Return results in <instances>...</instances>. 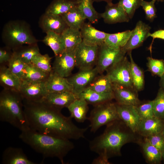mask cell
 Segmentation results:
<instances>
[{
  "instance_id": "836d02e7",
  "label": "cell",
  "mask_w": 164,
  "mask_h": 164,
  "mask_svg": "<svg viewBox=\"0 0 164 164\" xmlns=\"http://www.w3.org/2000/svg\"><path fill=\"white\" fill-rule=\"evenodd\" d=\"M87 88L99 93L113 92V83L107 74L97 75Z\"/></svg>"
},
{
  "instance_id": "d6986e66",
  "label": "cell",
  "mask_w": 164,
  "mask_h": 164,
  "mask_svg": "<svg viewBox=\"0 0 164 164\" xmlns=\"http://www.w3.org/2000/svg\"><path fill=\"white\" fill-rule=\"evenodd\" d=\"M80 31L83 41L91 45L100 46L104 43L108 34L96 29L89 23H84Z\"/></svg>"
},
{
  "instance_id": "4316f807",
  "label": "cell",
  "mask_w": 164,
  "mask_h": 164,
  "mask_svg": "<svg viewBox=\"0 0 164 164\" xmlns=\"http://www.w3.org/2000/svg\"><path fill=\"white\" fill-rule=\"evenodd\" d=\"M50 73L43 71L30 63L27 64L21 80L30 82H45Z\"/></svg>"
},
{
  "instance_id": "4fadbf2b",
  "label": "cell",
  "mask_w": 164,
  "mask_h": 164,
  "mask_svg": "<svg viewBox=\"0 0 164 164\" xmlns=\"http://www.w3.org/2000/svg\"><path fill=\"white\" fill-rule=\"evenodd\" d=\"M99 74L97 68L80 70L79 72L67 78L73 87L72 92L77 95L86 89Z\"/></svg>"
},
{
  "instance_id": "8d00e7d4",
  "label": "cell",
  "mask_w": 164,
  "mask_h": 164,
  "mask_svg": "<svg viewBox=\"0 0 164 164\" xmlns=\"http://www.w3.org/2000/svg\"><path fill=\"white\" fill-rule=\"evenodd\" d=\"M27 64L13 51L12 56L8 62L7 66L11 72L21 80Z\"/></svg>"
},
{
  "instance_id": "7dc6e473",
  "label": "cell",
  "mask_w": 164,
  "mask_h": 164,
  "mask_svg": "<svg viewBox=\"0 0 164 164\" xmlns=\"http://www.w3.org/2000/svg\"><path fill=\"white\" fill-rule=\"evenodd\" d=\"M92 164H111L108 160L107 159L103 157L98 155L96 158L94 159L93 161Z\"/></svg>"
},
{
  "instance_id": "ac0fdd59",
  "label": "cell",
  "mask_w": 164,
  "mask_h": 164,
  "mask_svg": "<svg viewBox=\"0 0 164 164\" xmlns=\"http://www.w3.org/2000/svg\"><path fill=\"white\" fill-rule=\"evenodd\" d=\"M39 25L46 33L52 31L61 34L68 27L60 15L45 13L39 20Z\"/></svg>"
},
{
  "instance_id": "7bdbcfd3",
  "label": "cell",
  "mask_w": 164,
  "mask_h": 164,
  "mask_svg": "<svg viewBox=\"0 0 164 164\" xmlns=\"http://www.w3.org/2000/svg\"><path fill=\"white\" fill-rule=\"evenodd\" d=\"M156 0H152L147 2L144 0H142L140 6H142L144 10L146 19L150 22H152L156 16V9L155 4Z\"/></svg>"
},
{
  "instance_id": "f907efd6",
  "label": "cell",
  "mask_w": 164,
  "mask_h": 164,
  "mask_svg": "<svg viewBox=\"0 0 164 164\" xmlns=\"http://www.w3.org/2000/svg\"><path fill=\"white\" fill-rule=\"evenodd\" d=\"M162 155V161L163 160L164 162V149L161 152Z\"/></svg>"
},
{
  "instance_id": "ab89813d",
  "label": "cell",
  "mask_w": 164,
  "mask_h": 164,
  "mask_svg": "<svg viewBox=\"0 0 164 164\" xmlns=\"http://www.w3.org/2000/svg\"><path fill=\"white\" fill-rule=\"evenodd\" d=\"M147 59L148 70L153 75L161 77L164 74V60L151 57H147Z\"/></svg>"
},
{
  "instance_id": "2e32d148",
  "label": "cell",
  "mask_w": 164,
  "mask_h": 164,
  "mask_svg": "<svg viewBox=\"0 0 164 164\" xmlns=\"http://www.w3.org/2000/svg\"><path fill=\"white\" fill-rule=\"evenodd\" d=\"M100 17L109 24L128 22L129 18L125 11L118 2L107 4L105 11L100 14Z\"/></svg>"
},
{
  "instance_id": "52a82bcc",
  "label": "cell",
  "mask_w": 164,
  "mask_h": 164,
  "mask_svg": "<svg viewBox=\"0 0 164 164\" xmlns=\"http://www.w3.org/2000/svg\"><path fill=\"white\" fill-rule=\"evenodd\" d=\"M99 46L87 44L83 41L75 49L76 66L80 70L94 68L96 64Z\"/></svg>"
},
{
  "instance_id": "ba28073f",
  "label": "cell",
  "mask_w": 164,
  "mask_h": 164,
  "mask_svg": "<svg viewBox=\"0 0 164 164\" xmlns=\"http://www.w3.org/2000/svg\"><path fill=\"white\" fill-rule=\"evenodd\" d=\"M106 72L113 84L135 88L130 73V61L126 56Z\"/></svg>"
},
{
  "instance_id": "5b68a950",
  "label": "cell",
  "mask_w": 164,
  "mask_h": 164,
  "mask_svg": "<svg viewBox=\"0 0 164 164\" xmlns=\"http://www.w3.org/2000/svg\"><path fill=\"white\" fill-rule=\"evenodd\" d=\"M2 38L6 46L12 50L24 45L38 42L28 25L19 20L10 21L6 24L3 30Z\"/></svg>"
},
{
  "instance_id": "5bb4252c",
  "label": "cell",
  "mask_w": 164,
  "mask_h": 164,
  "mask_svg": "<svg viewBox=\"0 0 164 164\" xmlns=\"http://www.w3.org/2000/svg\"><path fill=\"white\" fill-rule=\"evenodd\" d=\"M115 104L119 118L133 132L138 133L141 119L135 106Z\"/></svg>"
},
{
  "instance_id": "9a60e30c",
  "label": "cell",
  "mask_w": 164,
  "mask_h": 164,
  "mask_svg": "<svg viewBox=\"0 0 164 164\" xmlns=\"http://www.w3.org/2000/svg\"><path fill=\"white\" fill-rule=\"evenodd\" d=\"M113 92L114 99L118 104L136 106L141 101L135 88L113 84Z\"/></svg>"
},
{
  "instance_id": "7c38bea8",
  "label": "cell",
  "mask_w": 164,
  "mask_h": 164,
  "mask_svg": "<svg viewBox=\"0 0 164 164\" xmlns=\"http://www.w3.org/2000/svg\"><path fill=\"white\" fill-rule=\"evenodd\" d=\"M151 29L148 25L141 20L138 21L127 43L121 48L122 50L126 53L140 46L149 37Z\"/></svg>"
},
{
  "instance_id": "816d5d0a",
  "label": "cell",
  "mask_w": 164,
  "mask_h": 164,
  "mask_svg": "<svg viewBox=\"0 0 164 164\" xmlns=\"http://www.w3.org/2000/svg\"><path fill=\"white\" fill-rule=\"evenodd\" d=\"M162 135L163 137V138L164 139V127L161 132Z\"/></svg>"
},
{
  "instance_id": "30bf717a",
  "label": "cell",
  "mask_w": 164,
  "mask_h": 164,
  "mask_svg": "<svg viewBox=\"0 0 164 164\" xmlns=\"http://www.w3.org/2000/svg\"><path fill=\"white\" fill-rule=\"evenodd\" d=\"M19 93L23 101L42 102L48 93L45 82H30L22 81Z\"/></svg>"
},
{
  "instance_id": "e0dca14e",
  "label": "cell",
  "mask_w": 164,
  "mask_h": 164,
  "mask_svg": "<svg viewBox=\"0 0 164 164\" xmlns=\"http://www.w3.org/2000/svg\"><path fill=\"white\" fill-rule=\"evenodd\" d=\"M77 98V96L72 92L48 93L42 102L61 110L63 108H67Z\"/></svg>"
},
{
  "instance_id": "ffe728a7",
  "label": "cell",
  "mask_w": 164,
  "mask_h": 164,
  "mask_svg": "<svg viewBox=\"0 0 164 164\" xmlns=\"http://www.w3.org/2000/svg\"><path fill=\"white\" fill-rule=\"evenodd\" d=\"M2 163L3 164H36L28 158L22 149L9 147L3 152Z\"/></svg>"
},
{
  "instance_id": "f1b7e54d",
  "label": "cell",
  "mask_w": 164,
  "mask_h": 164,
  "mask_svg": "<svg viewBox=\"0 0 164 164\" xmlns=\"http://www.w3.org/2000/svg\"><path fill=\"white\" fill-rule=\"evenodd\" d=\"M61 35L64 43L65 51L74 50L83 41L80 30L68 27L62 32Z\"/></svg>"
},
{
  "instance_id": "83f0119b",
  "label": "cell",
  "mask_w": 164,
  "mask_h": 164,
  "mask_svg": "<svg viewBox=\"0 0 164 164\" xmlns=\"http://www.w3.org/2000/svg\"><path fill=\"white\" fill-rule=\"evenodd\" d=\"M76 5V0H53L46 8L45 13L61 16Z\"/></svg>"
},
{
  "instance_id": "f5cc1de1",
  "label": "cell",
  "mask_w": 164,
  "mask_h": 164,
  "mask_svg": "<svg viewBox=\"0 0 164 164\" xmlns=\"http://www.w3.org/2000/svg\"><path fill=\"white\" fill-rule=\"evenodd\" d=\"M164 1V0H156V1L158 2H162Z\"/></svg>"
},
{
  "instance_id": "e575fe53",
  "label": "cell",
  "mask_w": 164,
  "mask_h": 164,
  "mask_svg": "<svg viewBox=\"0 0 164 164\" xmlns=\"http://www.w3.org/2000/svg\"><path fill=\"white\" fill-rule=\"evenodd\" d=\"M92 0H76L77 6L86 19L91 23H94L100 17L93 6Z\"/></svg>"
},
{
  "instance_id": "3957f363",
  "label": "cell",
  "mask_w": 164,
  "mask_h": 164,
  "mask_svg": "<svg viewBox=\"0 0 164 164\" xmlns=\"http://www.w3.org/2000/svg\"><path fill=\"white\" fill-rule=\"evenodd\" d=\"M19 137L44 157L56 158L62 164L65 157L74 148L70 140L45 134L30 128L21 132Z\"/></svg>"
},
{
  "instance_id": "d6a6232c",
  "label": "cell",
  "mask_w": 164,
  "mask_h": 164,
  "mask_svg": "<svg viewBox=\"0 0 164 164\" xmlns=\"http://www.w3.org/2000/svg\"><path fill=\"white\" fill-rule=\"evenodd\" d=\"M130 59V70L133 85L138 91L143 90L145 80L142 70L134 62L132 55V51L128 52Z\"/></svg>"
},
{
  "instance_id": "44dd1931",
  "label": "cell",
  "mask_w": 164,
  "mask_h": 164,
  "mask_svg": "<svg viewBox=\"0 0 164 164\" xmlns=\"http://www.w3.org/2000/svg\"><path fill=\"white\" fill-rule=\"evenodd\" d=\"M164 127V120L155 116L141 120L138 133L143 137L161 132Z\"/></svg>"
},
{
  "instance_id": "6da1fadb",
  "label": "cell",
  "mask_w": 164,
  "mask_h": 164,
  "mask_svg": "<svg viewBox=\"0 0 164 164\" xmlns=\"http://www.w3.org/2000/svg\"><path fill=\"white\" fill-rule=\"evenodd\" d=\"M24 109L30 128L39 132L62 138L78 140L84 137L88 128H79L70 117L60 110L43 102L23 101Z\"/></svg>"
},
{
  "instance_id": "7a4b0ae2",
  "label": "cell",
  "mask_w": 164,
  "mask_h": 164,
  "mask_svg": "<svg viewBox=\"0 0 164 164\" xmlns=\"http://www.w3.org/2000/svg\"><path fill=\"white\" fill-rule=\"evenodd\" d=\"M143 139L119 119L107 125L102 133L89 142V146L91 151L108 160L121 156V149L125 144L134 143L139 145Z\"/></svg>"
},
{
  "instance_id": "9c48e42d",
  "label": "cell",
  "mask_w": 164,
  "mask_h": 164,
  "mask_svg": "<svg viewBox=\"0 0 164 164\" xmlns=\"http://www.w3.org/2000/svg\"><path fill=\"white\" fill-rule=\"evenodd\" d=\"M121 48H111L104 43L99 46L98 57L95 67L99 73L102 74L119 61L125 55Z\"/></svg>"
},
{
  "instance_id": "d4e9b609",
  "label": "cell",
  "mask_w": 164,
  "mask_h": 164,
  "mask_svg": "<svg viewBox=\"0 0 164 164\" xmlns=\"http://www.w3.org/2000/svg\"><path fill=\"white\" fill-rule=\"evenodd\" d=\"M88 103L84 99L77 98L67 107L70 116L77 122L83 123L87 119Z\"/></svg>"
},
{
  "instance_id": "277c9868",
  "label": "cell",
  "mask_w": 164,
  "mask_h": 164,
  "mask_svg": "<svg viewBox=\"0 0 164 164\" xmlns=\"http://www.w3.org/2000/svg\"><path fill=\"white\" fill-rule=\"evenodd\" d=\"M0 120L21 132L30 128L24 111L23 100L19 91L4 89L1 91Z\"/></svg>"
},
{
  "instance_id": "1f68e13d",
  "label": "cell",
  "mask_w": 164,
  "mask_h": 164,
  "mask_svg": "<svg viewBox=\"0 0 164 164\" xmlns=\"http://www.w3.org/2000/svg\"><path fill=\"white\" fill-rule=\"evenodd\" d=\"M132 31L133 30H127L115 33H108L104 43L111 48L121 49L126 44Z\"/></svg>"
},
{
  "instance_id": "f6af8a7d",
  "label": "cell",
  "mask_w": 164,
  "mask_h": 164,
  "mask_svg": "<svg viewBox=\"0 0 164 164\" xmlns=\"http://www.w3.org/2000/svg\"><path fill=\"white\" fill-rule=\"evenodd\" d=\"M13 54V50L6 46L0 49V66H7Z\"/></svg>"
},
{
  "instance_id": "484cf974",
  "label": "cell",
  "mask_w": 164,
  "mask_h": 164,
  "mask_svg": "<svg viewBox=\"0 0 164 164\" xmlns=\"http://www.w3.org/2000/svg\"><path fill=\"white\" fill-rule=\"evenodd\" d=\"M139 145L146 162L149 164H160L162 161L161 152L143 138Z\"/></svg>"
},
{
  "instance_id": "603a6c76",
  "label": "cell",
  "mask_w": 164,
  "mask_h": 164,
  "mask_svg": "<svg viewBox=\"0 0 164 164\" xmlns=\"http://www.w3.org/2000/svg\"><path fill=\"white\" fill-rule=\"evenodd\" d=\"M77 97L84 99L88 104L94 106L114 99L113 92L99 93L87 88L78 94Z\"/></svg>"
},
{
  "instance_id": "681fc988",
  "label": "cell",
  "mask_w": 164,
  "mask_h": 164,
  "mask_svg": "<svg viewBox=\"0 0 164 164\" xmlns=\"http://www.w3.org/2000/svg\"><path fill=\"white\" fill-rule=\"evenodd\" d=\"M94 2H100L104 1L107 3V4H109L112 3V0H92Z\"/></svg>"
},
{
  "instance_id": "f546056e",
  "label": "cell",
  "mask_w": 164,
  "mask_h": 164,
  "mask_svg": "<svg viewBox=\"0 0 164 164\" xmlns=\"http://www.w3.org/2000/svg\"><path fill=\"white\" fill-rule=\"evenodd\" d=\"M61 16L68 27L80 30L86 19L77 5Z\"/></svg>"
},
{
  "instance_id": "ee69618b",
  "label": "cell",
  "mask_w": 164,
  "mask_h": 164,
  "mask_svg": "<svg viewBox=\"0 0 164 164\" xmlns=\"http://www.w3.org/2000/svg\"><path fill=\"white\" fill-rule=\"evenodd\" d=\"M161 152L164 149V139L161 132L143 137Z\"/></svg>"
},
{
  "instance_id": "74e56055",
  "label": "cell",
  "mask_w": 164,
  "mask_h": 164,
  "mask_svg": "<svg viewBox=\"0 0 164 164\" xmlns=\"http://www.w3.org/2000/svg\"><path fill=\"white\" fill-rule=\"evenodd\" d=\"M52 58L48 54L42 55L40 53L33 57L31 63L43 71L50 73L52 70L51 65Z\"/></svg>"
},
{
  "instance_id": "7402d4cb",
  "label": "cell",
  "mask_w": 164,
  "mask_h": 164,
  "mask_svg": "<svg viewBox=\"0 0 164 164\" xmlns=\"http://www.w3.org/2000/svg\"><path fill=\"white\" fill-rule=\"evenodd\" d=\"M48 93L63 91L72 92L73 87L67 78L61 77L52 71L45 82Z\"/></svg>"
},
{
  "instance_id": "d590c367",
  "label": "cell",
  "mask_w": 164,
  "mask_h": 164,
  "mask_svg": "<svg viewBox=\"0 0 164 164\" xmlns=\"http://www.w3.org/2000/svg\"><path fill=\"white\" fill-rule=\"evenodd\" d=\"M13 51L27 64L30 63L33 57L40 53L37 43L29 44L26 46H22Z\"/></svg>"
},
{
  "instance_id": "c3c4849f",
  "label": "cell",
  "mask_w": 164,
  "mask_h": 164,
  "mask_svg": "<svg viewBox=\"0 0 164 164\" xmlns=\"http://www.w3.org/2000/svg\"><path fill=\"white\" fill-rule=\"evenodd\" d=\"M159 82L160 88L164 90V74L160 77Z\"/></svg>"
},
{
  "instance_id": "b9f144b4",
  "label": "cell",
  "mask_w": 164,
  "mask_h": 164,
  "mask_svg": "<svg viewBox=\"0 0 164 164\" xmlns=\"http://www.w3.org/2000/svg\"><path fill=\"white\" fill-rule=\"evenodd\" d=\"M142 0H119L118 2L124 8L130 19L133 17L137 9L140 6Z\"/></svg>"
},
{
  "instance_id": "8fae6325",
  "label": "cell",
  "mask_w": 164,
  "mask_h": 164,
  "mask_svg": "<svg viewBox=\"0 0 164 164\" xmlns=\"http://www.w3.org/2000/svg\"><path fill=\"white\" fill-rule=\"evenodd\" d=\"M75 49L70 51L65 50L55 56L52 67L53 73L65 78L70 75L76 66Z\"/></svg>"
},
{
  "instance_id": "bcb514c9",
  "label": "cell",
  "mask_w": 164,
  "mask_h": 164,
  "mask_svg": "<svg viewBox=\"0 0 164 164\" xmlns=\"http://www.w3.org/2000/svg\"><path fill=\"white\" fill-rule=\"evenodd\" d=\"M148 37H152L153 39L158 38L164 40V29L159 30L152 33H150L149 34Z\"/></svg>"
},
{
  "instance_id": "f35d334b",
  "label": "cell",
  "mask_w": 164,
  "mask_h": 164,
  "mask_svg": "<svg viewBox=\"0 0 164 164\" xmlns=\"http://www.w3.org/2000/svg\"><path fill=\"white\" fill-rule=\"evenodd\" d=\"M135 106L141 120L155 116L153 100L141 101L139 104Z\"/></svg>"
},
{
  "instance_id": "60d3db41",
  "label": "cell",
  "mask_w": 164,
  "mask_h": 164,
  "mask_svg": "<svg viewBox=\"0 0 164 164\" xmlns=\"http://www.w3.org/2000/svg\"><path fill=\"white\" fill-rule=\"evenodd\" d=\"M153 100L155 116L164 120V90L160 88Z\"/></svg>"
},
{
  "instance_id": "cb8c5ba5",
  "label": "cell",
  "mask_w": 164,
  "mask_h": 164,
  "mask_svg": "<svg viewBox=\"0 0 164 164\" xmlns=\"http://www.w3.org/2000/svg\"><path fill=\"white\" fill-rule=\"evenodd\" d=\"M0 83L3 89L19 92L22 80L11 72L7 66H0Z\"/></svg>"
},
{
  "instance_id": "8992f818",
  "label": "cell",
  "mask_w": 164,
  "mask_h": 164,
  "mask_svg": "<svg viewBox=\"0 0 164 164\" xmlns=\"http://www.w3.org/2000/svg\"><path fill=\"white\" fill-rule=\"evenodd\" d=\"M87 118L91 132H95L100 127L119 119L115 103L111 101L95 106Z\"/></svg>"
},
{
  "instance_id": "4dcf8cb0",
  "label": "cell",
  "mask_w": 164,
  "mask_h": 164,
  "mask_svg": "<svg viewBox=\"0 0 164 164\" xmlns=\"http://www.w3.org/2000/svg\"><path fill=\"white\" fill-rule=\"evenodd\" d=\"M43 40V43L49 46L53 51L55 56H57L65 50V46L61 34L49 31Z\"/></svg>"
}]
</instances>
